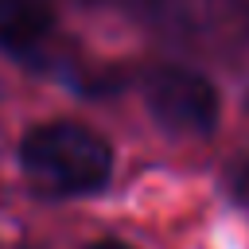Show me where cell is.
Instances as JSON below:
<instances>
[{"label":"cell","instance_id":"obj_1","mask_svg":"<svg viewBox=\"0 0 249 249\" xmlns=\"http://www.w3.org/2000/svg\"><path fill=\"white\" fill-rule=\"evenodd\" d=\"M23 175L54 198L97 195L113 179V148L101 132L78 121H47L19 140Z\"/></svg>","mask_w":249,"mask_h":249},{"label":"cell","instance_id":"obj_2","mask_svg":"<svg viewBox=\"0 0 249 249\" xmlns=\"http://www.w3.org/2000/svg\"><path fill=\"white\" fill-rule=\"evenodd\" d=\"M144 105L171 136H210L218 124V89L187 66H156L144 78Z\"/></svg>","mask_w":249,"mask_h":249},{"label":"cell","instance_id":"obj_3","mask_svg":"<svg viewBox=\"0 0 249 249\" xmlns=\"http://www.w3.org/2000/svg\"><path fill=\"white\" fill-rule=\"evenodd\" d=\"M54 35V12L47 0H0V51L35 62Z\"/></svg>","mask_w":249,"mask_h":249},{"label":"cell","instance_id":"obj_4","mask_svg":"<svg viewBox=\"0 0 249 249\" xmlns=\"http://www.w3.org/2000/svg\"><path fill=\"white\" fill-rule=\"evenodd\" d=\"M86 249H132V245H124V241H113V237H105V241H93V245H86Z\"/></svg>","mask_w":249,"mask_h":249}]
</instances>
